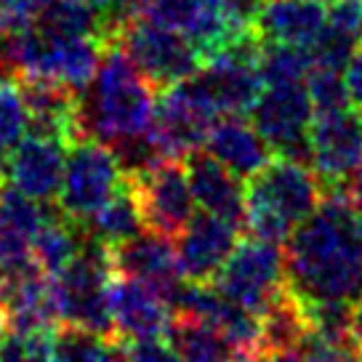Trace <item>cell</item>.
Returning <instances> with one entry per match:
<instances>
[{
    "instance_id": "44dd1931",
    "label": "cell",
    "mask_w": 362,
    "mask_h": 362,
    "mask_svg": "<svg viewBox=\"0 0 362 362\" xmlns=\"http://www.w3.org/2000/svg\"><path fill=\"white\" fill-rule=\"evenodd\" d=\"M86 243H88V235L83 224L67 218L54 203L33 240V259L45 274L54 277L78 256Z\"/></svg>"
},
{
    "instance_id": "2e32d148",
    "label": "cell",
    "mask_w": 362,
    "mask_h": 362,
    "mask_svg": "<svg viewBox=\"0 0 362 362\" xmlns=\"http://www.w3.org/2000/svg\"><path fill=\"white\" fill-rule=\"evenodd\" d=\"M110 261H112L115 274H125V277H136V280L155 285L168 298V304L176 288L184 283L176 243L152 229H144L136 238L110 248Z\"/></svg>"
},
{
    "instance_id": "3957f363",
    "label": "cell",
    "mask_w": 362,
    "mask_h": 362,
    "mask_svg": "<svg viewBox=\"0 0 362 362\" xmlns=\"http://www.w3.org/2000/svg\"><path fill=\"white\" fill-rule=\"evenodd\" d=\"M322 200V181L304 160L272 158L261 170L245 179V218L250 238L285 245L296 226L317 211Z\"/></svg>"
},
{
    "instance_id": "7c38bea8",
    "label": "cell",
    "mask_w": 362,
    "mask_h": 362,
    "mask_svg": "<svg viewBox=\"0 0 362 362\" xmlns=\"http://www.w3.org/2000/svg\"><path fill=\"white\" fill-rule=\"evenodd\" d=\"M309 165L322 187L341 184L362 165V123L354 110L315 115L309 128Z\"/></svg>"
},
{
    "instance_id": "5bb4252c",
    "label": "cell",
    "mask_w": 362,
    "mask_h": 362,
    "mask_svg": "<svg viewBox=\"0 0 362 362\" xmlns=\"http://www.w3.org/2000/svg\"><path fill=\"white\" fill-rule=\"evenodd\" d=\"M136 13L189 37L203 59L232 43L221 0H141Z\"/></svg>"
},
{
    "instance_id": "52a82bcc",
    "label": "cell",
    "mask_w": 362,
    "mask_h": 362,
    "mask_svg": "<svg viewBox=\"0 0 362 362\" xmlns=\"http://www.w3.org/2000/svg\"><path fill=\"white\" fill-rule=\"evenodd\" d=\"M214 285L229 301L261 315L272 298L288 285L285 253L280 250V245L248 235L232 250V256L216 274Z\"/></svg>"
},
{
    "instance_id": "ac0fdd59",
    "label": "cell",
    "mask_w": 362,
    "mask_h": 362,
    "mask_svg": "<svg viewBox=\"0 0 362 362\" xmlns=\"http://www.w3.org/2000/svg\"><path fill=\"white\" fill-rule=\"evenodd\" d=\"M194 203L205 214L221 216L232 224L243 226L245 218V184L229 168H224L214 155L194 149L184 158Z\"/></svg>"
},
{
    "instance_id": "4fadbf2b",
    "label": "cell",
    "mask_w": 362,
    "mask_h": 362,
    "mask_svg": "<svg viewBox=\"0 0 362 362\" xmlns=\"http://www.w3.org/2000/svg\"><path fill=\"white\" fill-rule=\"evenodd\" d=\"M240 243V226L214 214H194L176 238V256L184 280L214 283Z\"/></svg>"
},
{
    "instance_id": "ffe728a7",
    "label": "cell",
    "mask_w": 362,
    "mask_h": 362,
    "mask_svg": "<svg viewBox=\"0 0 362 362\" xmlns=\"http://www.w3.org/2000/svg\"><path fill=\"white\" fill-rule=\"evenodd\" d=\"M203 147L243 181L250 179L272 160L269 144L256 131V125L245 120V115H226L214 120Z\"/></svg>"
},
{
    "instance_id": "ba28073f",
    "label": "cell",
    "mask_w": 362,
    "mask_h": 362,
    "mask_svg": "<svg viewBox=\"0 0 362 362\" xmlns=\"http://www.w3.org/2000/svg\"><path fill=\"white\" fill-rule=\"evenodd\" d=\"M125 176L136 194L144 226L170 240L179 238L197 208L184 160H160Z\"/></svg>"
},
{
    "instance_id": "8fae6325",
    "label": "cell",
    "mask_w": 362,
    "mask_h": 362,
    "mask_svg": "<svg viewBox=\"0 0 362 362\" xmlns=\"http://www.w3.org/2000/svg\"><path fill=\"white\" fill-rule=\"evenodd\" d=\"M107 298H110V315H112V328L117 341L168 336L173 306L155 285L112 272Z\"/></svg>"
},
{
    "instance_id": "83f0119b",
    "label": "cell",
    "mask_w": 362,
    "mask_h": 362,
    "mask_svg": "<svg viewBox=\"0 0 362 362\" xmlns=\"http://www.w3.org/2000/svg\"><path fill=\"white\" fill-rule=\"evenodd\" d=\"M306 90H309L315 115L351 110L349 96H346V86H344V78H341V69L312 67L309 75H306Z\"/></svg>"
},
{
    "instance_id": "f546056e",
    "label": "cell",
    "mask_w": 362,
    "mask_h": 362,
    "mask_svg": "<svg viewBox=\"0 0 362 362\" xmlns=\"http://www.w3.org/2000/svg\"><path fill=\"white\" fill-rule=\"evenodd\" d=\"M301 349H304L309 362H362V346L357 344V339L309 336Z\"/></svg>"
},
{
    "instance_id": "e0dca14e",
    "label": "cell",
    "mask_w": 362,
    "mask_h": 362,
    "mask_svg": "<svg viewBox=\"0 0 362 362\" xmlns=\"http://www.w3.org/2000/svg\"><path fill=\"white\" fill-rule=\"evenodd\" d=\"M51 205L37 203L3 181L0 187V274L35 264L33 240L37 229L43 226Z\"/></svg>"
},
{
    "instance_id": "484cf974",
    "label": "cell",
    "mask_w": 362,
    "mask_h": 362,
    "mask_svg": "<svg viewBox=\"0 0 362 362\" xmlns=\"http://www.w3.org/2000/svg\"><path fill=\"white\" fill-rule=\"evenodd\" d=\"M30 134V110L22 83L0 72V160Z\"/></svg>"
},
{
    "instance_id": "9c48e42d",
    "label": "cell",
    "mask_w": 362,
    "mask_h": 362,
    "mask_svg": "<svg viewBox=\"0 0 362 362\" xmlns=\"http://www.w3.org/2000/svg\"><path fill=\"white\" fill-rule=\"evenodd\" d=\"M214 120L216 115L205 107L192 86L181 80L163 88L149 136L165 160H184L189 152L203 147Z\"/></svg>"
},
{
    "instance_id": "6da1fadb",
    "label": "cell",
    "mask_w": 362,
    "mask_h": 362,
    "mask_svg": "<svg viewBox=\"0 0 362 362\" xmlns=\"http://www.w3.org/2000/svg\"><path fill=\"white\" fill-rule=\"evenodd\" d=\"M285 280L304 301L362 298V211L339 189H322L317 211L285 240Z\"/></svg>"
},
{
    "instance_id": "603a6c76",
    "label": "cell",
    "mask_w": 362,
    "mask_h": 362,
    "mask_svg": "<svg viewBox=\"0 0 362 362\" xmlns=\"http://www.w3.org/2000/svg\"><path fill=\"white\" fill-rule=\"evenodd\" d=\"M83 229H86L88 240L99 243V245L107 250L125 243V240L136 238L139 232L147 229L128 179H125V184L120 187V192L115 194L112 200H107L96 214H90L88 218L83 221Z\"/></svg>"
},
{
    "instance_id": "30bf717a",
    "label": "cell",
    "mask_w": 362,
    "mask_h": 362,
    "mask_svg": "<svg viewBox=\"0 0 362 362\" xmlns=\"http://www.w3.org/2000/svg\"><path fill=\"white\" fill-rule=\"evenodd\" d=\"M67 141L57 136L33 134L0 160L3 181L24 192L37 203H57L64 165H67Z\"/></svg>"
},
{
    "instance_id": "8d00e7d4",
    "label": "cell",
    "mask_w": 362,
    "mask_h": 362,
    "mask_svg": "<svg viewBox=\"0 0 362 362\" xmlns=\"http://www.w3.org/2000/svg\"><path fill=\"white\" fill-rule=\"evenodd\" d=\"M360 40H362V35H360Z\"/></svg>"
},
{
    "instance_id": "f1b7e54d",
    "label": "cell",
    "mask_w": 362,
    "mask_h": 362,
    "mask_svg": "<svg viewBox=\"0 0 362 362\" xmlns=\"http://www.w3.org/2000/svg\"><path fill=\"white\" fill-rule=\"evenodd\" d=\"M0 362H54L51 360V330L13 333L0 349Z\"/></svg>"
},
{
    "instance_id": "1f68e13d",
    "label": "cell",
    "mask_w": 362,
    "mask_h": 362,
    "mask_svg": "<svg viewBox=\"0 0 362 362\" xmlns=\"http://www.w3.org/2000/svg\"><path fill=\"white\" fill-rule=\"evenodd\" d=\"M125 362H181L173 344L158 339L125 341Z\"/></svg>"
},
{
    "instance_id": "8992f818",
    "label": "cell",
    "mask_w": 362,
    "mask_h": 362,
    "mask_svg": "<svg viewBox=\"0 0 362 362\" xmlns=\"http://www.w3.org/2000/svg\"><path fill=\"white\" fill-rule=\"evenodd\" d=\"M250 120L269 144L272 155L309 163V128L315 110L306 80L267 83L250 110Z\"/></svg>"
},
{
    "instance_id": "4dcf8cb0",
    "label": "cell",
    "mask_w": 362,
    "mask_h": 362,
    "mask_svg": "<svg viewBox=\"0 0 362 362\" xmlns=\"http://www.w3.org/2000/svg\"><path fill=\"white\" fill-rule=\"evenodd\" d=\"M51 0H0V22L8 30H24L37 22Z\"/></svg>"
},
{
    "instance_id": "d4e9b609",
    "label": "cell",
    "mask_w": 362,
    "mask_h": 362,
    "mask_svg": "<svg viewBox=\"0 0 362 362\" xmlns=\"http://www.w3.org/2000/svg\"><path fill=\"white\" fill-rule=\"evenodd\" d=\"M115 341L104 333L78 325L57 322L51 333V360L54 362H107L115 349Z\"/></svg>"
},
{
    "instance_id": "7a4b0ae2",
    "label": "cell",
    "mask_w": 362,
    "mask_h": 362,
    "mask_svg": "<svg viewBox=\"0 0 362 362\" xmlns=\"http://www.w3.org/2000/svg\"><path fill=\"white\" fill-rule=\"evenodd\" d=\"M155 90L120 45H107L96 75L78 96V136L115 152L144 139L155 123Z\"/></svg>"
},
{
    "instance_id": "d590c367",
    "label": "cell",
    "mask_w": 362,
    "mask_h": 362,
    "mask_svg": "<svg viewBox=\"0 0 362 362\" xmlns=\"http://www.w3.org/2000/svg\"><path fill=\"white\" fill-rule=\"evenodd\" d=\"M6 339H8V322H6V317H3V312H0V349H3Z\"/></svg>"
},
{
    "instance_id": "4316f807",
    "label": "cell",
    "mask_w": 362,
    "mask_h": 362,
    "mask_svg": "<svg viewBox=\"0 0 362 362\" xmlns=\"http://www.w3.org/2000/svg\"><path fill=\"white\" fill-rule=\"evenodd\" d=\"M312 67H315V62H312V54L306 48L264 43L261 40L259 69L264 86L267 83H298V80H306Z\"/></svg>"
},
{
    "instance_id": "5b68a950",
    "label": "cell",
    "mask_w": 362,
    "mask_h": 362,
    "mask_svg": "<svg viewBox=\"0 0 362 362\" xmlns=\"http://www.w3.org/2000/svg\"><path fill=\"white\" fill-rule=\"evenodd\" d=\"M115 43L131 57L139 72L158 90L192 78L205 62L200 48L189 37H184L181 33L168 30L163 24L149 22L139 13H134L120 27V35Z\"/></svg>"
},
{
    "instance_id": "836d02e7",
    "label": "cell",
    "mask_w": 362,
    "mask_h": 362,
    "mask_svg": "<svg viewBox=\"0 0 362 362\" xmlns=\"http://www.w3.org/2000/svg\"><path fill=\"white\" fill-rule=\"evenodd\" d=\"M240 362H309L304 349H283V351H259L248 360Z\"/></svg>"
},
{
    "instance_id": "9a60e30c",
    "label": "cell",
    "mask_w": 362,
    "mask_h": 362,
    "mask_svg": "<svg viewBox=\"0 0 362 362\" xmlns=\"http://www.w3.org/2000/svg\"><path fill=\"white\" fill-rule=\"evenodd\" d=\"M0 312L13 333L51 330L59 322L51 274L37 264L0 274Z\"/></svg>"
},
{
    "instance_id": "d6a6232c",
    "label": "cell",
    "mask_w": 362,
    "mask_h": 362,
    "mask_svg": "<svg viewBox=\"0 0 362 362\" xmlns=\"http://www.w3.org/2000/svg\"><path fill=\"white\" fill-rule=\"evenodd\" d=\"M344 86H346L349 107L362 115V51H354L349 62L344 64Z\"/></svg>"
},
{
    "instance_id": "cb8c5ba5",
    "label": "cell",
    "mask_w": 362,
    "mask_h": 362,
    "mask_svg": "<svg viewBox=\"0 0 362 362\" xmlns=\"http://www.w3.org/2000/svg\"><path fill=\"white\" fill-rule=\"evenodd\" d=\"M261 351H283L301 349L309 339V322H306L301 298L285 285L280 293L269 301L261 312Z\"/></svg>"
},
{
    "instance_id": "e575fe53",
    "label": "cell",
    "mask_w": 362,
    "mask_h": 362,
    "mask_svg": "<svg viewBox=\"0 0 362 362\" xmlns=\"http://www.w3.org/2000/svg\"><path fill=\"white\" fill-rule=\"evenodd\" d=\"M351 333H354L357 344L362 346V298H357L354 306H351Z\"/></svg>"
},
{
    "instance_id": "d6986e66",
    "label": "cell",
    "mask_w": 362,
    "mask_h": 362,
    "mask_svg": "<svg viewBox=\"0 0 362 362\" xmlns=\"http://www.w3.org/2000/svg\"><path fill=\"white\" fill-rule=\"evenodd\" d=\"M328 24L325 3L320 0H264L256 35L264 43L312 48Z\"/></svg>"
},
{
    "instance_id": "7402d4cb",
    "label": "cell",
    "mask_w": 362,
    "mask_h": 362,
    "mask_svg": "<svg viewBox=\"0 0 362 362\" xmlns=\"http://www.w3.org/2000/svg\"><path fill=\"white\" fill-rule=\"evenodd\" d=\"M168 339L181 362H238V351L221 330L200 317L173 315Z\"/></svg>"
},
{
    "instance_id": "277c9868",
    "label": "cell",
    "mask_w": 362,
    "mask_h": 362,
    "mask_svg": "<svg viewBox=\"0 0 362 362\" xmlns=\"http://www.w3.org/2000/svg\"><path fill=\"white\" fill-rule=\"evenodd\" d=\"M125 168L117 152L96 139H78L69 144L67 165L57 194L62 214L83 224L107 200H112L125 184Z\"/></svg>"
}]
</instances>
